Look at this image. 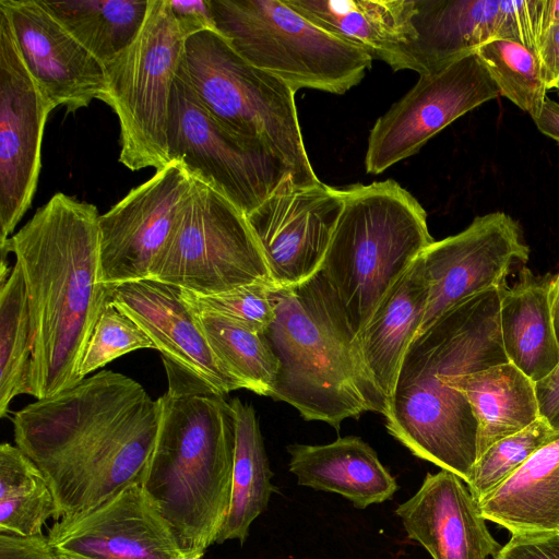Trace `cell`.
I'll return each instance as SVG.
<instances>
[{
	"label": "cell",
	"instance_id": "cell-12",
	"mask_svg": "<svg viewBox=\"0 0 559 559\" xmlns=\"http://www.w3.org/2000/svg\"><path fill=\"white\" fill-rule=\"evenodd\" d=\"M499 95L475 52L419 75L417 83L371 128L366 171L378 175L411 157L454 120Z\"/></svg>",
	"mask_w": 559,
	"mask_h": 559
},
{
	"label": "cell",
	"instance_id": "cell-37",
	"mask_svg": "<svg viewBox=\"0 0 559 559\" xmlns=\"http://www.w3.org/2000/svg\"><path fill=\"white\" fill-rule=\"evenodd\" d=\"M544 0H500L496 38L516 41L534 52L543 31Z\"/></svg>",
	"mask_w": 559,
	"mask_h": 559
},
{
	"label": "cell",
	"instance_id": "cell-11",
	"mask_svg": "<svg viewBox=\"0 0 559 559\" xmlns=\"http://www.w3.org/2000/svg\"><path fill=\"white\" fill-rule=\"evenodd\" d=\"M167 139L171 162H180L194 179L216 190L246 215L293 177L284 162L264 145L217 120L180 68L171 94Z\"/></svg>",
	"mask_w": 559,
	"mask_h": 559
},
{
	"label": "cell",
	"instance_id": "cell-19",
	"mask_svg": "<svg viewBox=\"0 0 559 559\" xmlns=\"http://www.w3.org/2000/svg\"><path fill=\"white\" fill-rule=\"evenodd\" d=\"M107 286L110 302L139 324L162 359L219 395L242 389L219 367L179 287L150 277Z\"/></svg>",
	"mask_w": 559,
	"mask_h": 559
},
{
	"label": "cell",
	"instance_id": "cell-4",
	"mask_svg": "<svg viewBox=\"0 0 559 559\" xmlns=\"http://www.w3.org/2000/svg\"><path fill=\"white\" fill-rule=\"evenodd\" d=\"M162 360L168 390L158 397L159 427L141 486L180 547L203 558L229 511L234 409L225 396Z\"/></svg>",
	"mask_w": 559,
	"mask_h": 559
},
{
	"label": "cell",
	"instance_id": "cell-34",
	"mask_svg": "<svg viewBox=\"0 0 559 559\" xmlns=\"http://www.w3.org/2000/svg\"><path fill=\"white\" fill-rule=\"evenodd\" d=\"M559 439V432L539 417L528 427L506 437L479 455L466 484L478 502L513 475L534 453Z\"/></svg>",
	"mask_w": 559,
	"mask_h": 559
},
{
	"label": "cell",
	"instance_id": "cell-15",
	"mask_svg": "<svg viewBox=\"0 0 559 559\" xmlns=\"http://www.w3.org/2000/svg\"><path fill=\"white\" fill-rule=\"evenodd\" d=\"M193 183L185 166L173 160L99 215L103 284L148 278Z\"/></svg>",
	"mask_w": 559,
	"mask_h": 559
},
{
	"label": "cell",
	"instance_id": "cell-24",
	"mask_svg": "<svg viewBox=\"0 0 559 559\" xmlns=\"http://www.w3.org/2000/svg\"><path fill=\"white\" fill-rule=\"evenodd\" d=\"M310 22L390 66L415 40L416 0H284Z\"/></svg>",
	"mask_w": 559,
	"mask_h": 559
},
{
	"label": "cell",
	"instance_id": "cell-25",
	"mask_svg": "<svg viewBox=\"0 0 559 559\" xmlns=\"http://www.w3.org/2000/svg\"><path fill=\"white\" fill-rule=\"evenodd\" d=\"M427 300L428 286L418 257L357 335L364 361L388 403L404 355L420 330Z\"/></svg>",
	"mask_w": 559,
	"mask_h": 559
},
{
	"label": "cell",
	"instance_id": "cell-20",
	"mask_svg": "<svg viewBox=\"0 0 559 559\" xmlns=\"http://www.w3.org/2000/svg\"><path fill=\"white\" fill-rule=\"evenodd\" d=\"M395 513L408 538L432 559H487L502 548L467 485L445 469L428 473L417 492Z\"/></svg>",
	"mask_w": 559,
	"mask_h": 559
},
{
	"label": "cell",
	"instance_id": "cell-5",
	"mask_svg": "<svg viewBox=\"0 0 559 559\" xmlns=\"http://www.w3.org/2000/svg\"><path fill=\"white\" fill-rule=\"evenodd\" d=\"M275 319L264 336L278 360L269 397L305 420L340 429L366 412L385 416L388 400L374 383L358 337L322 271L290 287H274Z\"/></svg>",
	"mask_w": 559,
	"mask_h": 559
},
{
	"label": "cell",
	"instance_id": "cell-17",
	"mask_svg": "<svg viewBox=\"0 0 559 559\" xmlns=\"http://www.w3.org/2000/svg\"><path fill=\"white\" fill-rule=\"evenodd\" d=\"M47 537L59 559H202L180 547L141 484L58 520Z\"/></svg>",
	"mask_w": 559,
	"mask_h": 559
},
{
	"label": "cell",
	"instance_id": "cell-42",
	"mask_svg": "<svg viewBox=\"0 0 559 559\" xmlns=\"http://www.w3.org/2000/svg\"><path fill=\"white\" fill-rule=\"evenodd\" d=\"M539 415L559 432V366L546 379L536 383Z\"/></svg>",
	"mask_w": 559,
	"mask_h": 559
},
{
	"label": "cell",
	"instance_id": "cell-14",
	"mask_svg": "<svg viewBox=\"0 0 559 559\" xmlns=\"http://www.w3.org/2000/svg\"><path fill=\"white\" fill-rule=\"evenodd\" d=\"M528 255L521 226L500 211L477 216L459 234L435 240L419 255L428 286L419 332L459 302L506 286L512 267L525 264Z\"/></svg>",
	"mask_w": 559,
	"mask_h": 559
},
{
	"label": "cell",
	"instance_id": "cell-40",
	"mask_svg": "<svg viewBox=\"0 0 559 559\" xmlns=\"http://www.w3.org/2000/svg\"><path fill=\"white\" fill-rule=\"evenodd\" d=\"M535 53L547 91L559 90V23L542 32Z\"/></svg>",
	"mask_w": 559,
	"mask_h": 559
},
{
	"label": "cell",
	"instance_id": "cell-21",
	"mask_svg": "<svg viewBox=\"0 0 559 559\" xmlns=\"http://www.w3.org/2000/svg\"><path fill=\"white\" fill-rule=\"evenodd\" d=\"M416 38L390 63L419 75L437 71L495 39L500 0H416Z\"/></svg>",
	"mask_w": 559,
	"mask_h": 559
},
{
	"label": "cell",
	"instance_id": "cell-7",
	"mask_svg": "<svg viewBox=\"0 0 559 559\" xmlns=\"http://www.w3.org/2000/svg\"><path fill=\"white\" fill-rule=\"evenodd\" d=\"M180 71L209 111L257 141L290 169L296 185L319 182L304 143L295 93L241 58L216 31L189 36Z\"/></svg>",
	"mask_w": 559,
	"mask_h": 559
},
{
	"label": "cell",
	"instance_id": "cell-29",
	"mask_svg": "<svg viewBox=\"0 0 559 559\" xmlns=\"http://www.w3.org/2000/svg\"><path fill=\"white\" fill-rule=\"evenodd\" d=\"M41 1L103 67L133 43L151 3V0Z\"/></svg>",
	"mask_w": 559,
	"mask_h": 559
},
{
	"label": "cell",
	"instance_id": "cell-6",
	"mask_svg": "<svg viewBox=\"0 0 559 559\" xmlns=\"http://www.w3.org/2000/svg\"><path fill=\"white\" fill-rule=\"evenodd\" d=\"M343 209L321 270L358 335L435 239L420 203L388 179L341 189Z\"/></svg>",
	"mask_w": 559,
	"mask_h": 559
},
{
	"label": "cell",
	"instance_id": "cell-35",
	"mask_svg": "<svg viewBox=\"0 0 559 559\" xmlns=\"http://www.w3.org/2000/svg\"><path fill=\"white\" fill-rule=\"evenodd\" d=\"M274 287L271 283L257 282L214 295L180 289L193 310L212 312L252 332L264 333L275 319Z\"/></svg>",
	"mask_w": 559,
	"mask_h": 559
},
{
	"label": "cell",
	"instance_id": "cell-13",
	"mask_svg": "<svg viewBox=\"0 0 559 559\" xmlns=\"http://www.w3.org/2000/svg\"><path fill=\"white\" fill-rule=\"evenodd\" d=\"M55 108L26 67L0 9V247L33 201L44 129Z\"/></svg>",
	"mask_w": 559,
	"mask_h": 559
},
{
	"label": "cell",
	"instance_id": "cell-31",
	"mask_svg": "<svg viewBox=\"0 0 559 559\" xmlns=\"http://www.w3.org/2000/svg\"><path fill=\"white\" fill-rule=\"evenodd\" d=\"M193 312L219 367L242 389L270 396L278 360L264 333L252 332L212 312Z\"/></svg>",
	"mask_w": 559,
	"mask_h": 559
},
{
	"label": "cell",
	"instance_id": "cell-43",
	"mask_svg": "<svg viewBox=\"0 0 559 559\" xmlns=\"http://www.w3.org/2000/svg\"><path fill=\"white\" fill-rule=\"evenodd\" d=\"M533 121L543 134L559 145V103L547 97L539 115Z\"/></svg>",
	"mask_w": 559,
	"mask_h": 559
},
{
	"label": "cell",
	"instance_id": "cell-18",
	"mask_svg": "<svg viewBox=\"0 0 559 559\" xmlns=\"http://www.w3.org/2000/svg\"><path fill=\"white\" fill-rule=\"evenodd\" d=\"M29 72L58 107L68 114L104 102L103 64L49 12L41 0H0Z\"/></svg>",
	"mask_w": 559,
	"mask_h": 559
},
{
	"label": "cell",
	"instance_id": "cell-39",
	"mask_svg": "<svg viewBox=\"0 0 559 559\" xmlns=\"http://www.w3.org/2000/svg\"><path fill=\"white\" fill-rule=\"evenodd\" d=\"M0 559H59L48 537L0 533Z\"/></svg>",
	"mask_w": 559,
	"mask_h": 559
},
{
	"label": "cell",
	"instance_id": "cell-33",
	"mask_svg": "<svg viewBox=\"0 0 559 559\" xmlns=\"http://www.w3.org/2000/svg\"><path fill=\"white\" fill-rule=\"evenodd\" d=\"M475 53L498 87L534 120L547 98L539 61L527 47L509 39L495 38L479 46Z\"/></svg>",
	"mask_w": 559,
	"mask_h": 559
},
{
	"label": "cell",
	"instance_id": "cell-3",
	"mask_svg": "<svg viewBox=\"0 0 559 559\" xmlns=\"http://www.w3.org/2000/svg\"><path fill=\"white\" fill-rule=\"evenodd\" d=\"M499 289L472 296L419 332L402 360L388 403V432L411 453L468 483L477 460V423L457 378L508 362L499 326Z\"/></svg>",
	"mask_w": 559,
	"mask_h": 559
},
{
	"label": "cell",
	"instance_id": "cell-23",
	"mask_svg": "<svg viewBox=\"0 0 559 559\" xmlns=\"http://www.w3.org/2000/svg\"><path fill=\"white\" fill-rule=\"evenodd\" d=\"M552 275H537L526 267L516 282L499 289V326L506 356L533 382L550 376L559 366L549 287Z\"/></svg>",
	"mask_w": 559,
	"mask_h": 559
},
{
	"label": "cell",
	"instance_id": "cell-8",
	"mask_svg": "<svg viewBox=\"0 0 559 559\" xmlns=\"http://www.w3.org/2000/svg\"><path fill=\"white\" fill-rule=\"evenodd\" d=\"M214 26L251 66L294 92L342 95L357 85L372 58L320 28L280 0H209Z\"/></svg>",
	"mask_w": 559,
	"mask_h": 559
},
{
	"label": "cell",
	"instance_id": "cell-45",
	"mask_svg": "<svg viewBox=\"0 0 559 559\" xmlns=\"http://www.w3.org/2000/svg\"><path fill=\"white\" fill-rule=\"evenodd\" d=\"M556 23H559V0H544L543 31Z\"/></svg>",
	"mask_w": 559,
	"mask_h": 559
},
{
	"label": "cell",
	"instance_id": "cell-27",
	"mask_svg": "<svg viewBox=\"0 0 559 559\" xmlns=\"http://www.w3.org/2000/svg\"><path fill=\"white\" fill-rule=\"evenodd\" d=\"M449 388L461 392L473 411L477 457L540 417L536 383L509 361L464 374Z\"/></svg>",
	"mask_w": 559,
	"mask_h": 559
},
{
	"label": "cell",
	"instance_id": "cell-9",
	"mask_svg": "<svg viewBox=\"0 0 559 559\" xmlns=\"http://www.w3.org/2000/svg\"><path fill=\"white\" fill-rule=\"evenodd\" d=\"M188 37L171 11L170 0H151L136 38L104 66V103L118 118L119 162L130 170H159L171 163L169 108Z\"/></svg>",
	"mask_w": 559,
	"mask_h": 559
},
{
	"label": "cell",
	"instance_id": "cell-10",
	"mask_svg": "<svg viewBox=\"0 0 559 559\" xmlns=\"http://www.w3.org/2000/svg\"><path fill=\"white\" fill-rule=\"evenodd\" d=\"M148 277L198 295L273 284L247 215L197 179Z\"/></svg>",
	"mask_w": 559,
	"mask_h": 559
},
{
	"label": "cell",
	"instance_id": "cell-1",
	"mask_svg": "<svg viewBox=\"0 0 559 559\" xmlns=\"http://www.w3.org/2000/svg\"><path fill=\"white\" fill-rule=\"evenodd\" d=\"M159 419L158 399L132 378L102 370L27 404L12 423L15 445L45 475L60 520L141 484Z\"/></svg>",
	"mask_w": 559,
	"mask_h": 559
},
{
	"label": "cell",
	"instance_id": "cell-28",
	"mask_svg": "<svg viewBox=\"0 0 559 559\" xmlns=\"http://www.w3.org/2000/svg\"><path fill=\"white\" fill-rule=\"evenodd\" d=\"M235 415L236 441L229 511L216 542L237 539L243 544L252 522L267 508L273 472L264 448L255 411L238 397L230 401Z\"/></svg>",
	"mask_w": 559,
	"mask_h": 559
},
{
	"label": "cell",
	"instance_id": "cell-2",
	"mask_svg": "<svg viewBox=\"0 0 559 559\" xmlns=\"http://www.w3.org/2000/svg\"><path fill=\"white\" fill-rule=\"evenodd\" d=\"M97 207L53 194L0 247L23 273L32 335L31 394L36 400L73 388L94 328L110 304L100 282ZM85 379V378H84Z\"/></svg>",
	"mask_w": 559,
	"mask_h": 559
},
{
	"label": "cell",
	"instance_id": "cell-16",
	"mask_svg": "<svg viewBox=\"0 0 559 559\" xmlns=\"http://www.w3.org/2000/svg\"><path fill=\"white\" fill-rule=\"evenodd\" d=\"M343 204L341 189L288 177L247 215L275 287L298 285L321 270Z\"/></svg>",
	"mask_w": 559,
	"mask_h": 559
},
{
	"label": "cell",
	"instance_id": "cell-41",
	"mask_svg": "<svg viewBox=\"0 0 559 559\" xmlns=\"http://www.w3.org/2000/svg\"><path fill=\"white\" fill-rule=\"evenodd\" d=\"M171 11L189 36L205 29H215L209 0H170Z\"/></svg>",
	"mask_w": 559,
	"mask_h": 559
},
{
	"label": "cell",
	"instance_id": "cell-36",
	"mask_svg": "<svg viewBox=\"0 0 559 559\" xmlns=\"http://www.w3.org/2000/svg\"><path fill=\"white\" fill-rule=\"evenodd\" d=\"M142 348L155 349L139 324L110 302L94 328L80 373L84 379L114 359Z\"/></svg>",
	"mask_w": 559,
	"mask_h": 559
},
{
	"label": "cell",
	"instance_id": "cell-30",
	"mask_svg": "<svg viewBox=\"0 0 559 559\" xmlns=\"http://www.w3.org/2000/svg\"><path fill=\"white\" fill-rule=\"evenodd\" d=\"M58 520L51 488L35 462L19 447L0 445V533L40 535L48 519Z\"/></svg>",
	"mask_w": 559,
	"mask_h": 559
},
{
	"label": "cell",
	"instance_id": "cell-44",
	"mask_svg": "<svg viewBox=\"0 0 559 559\" xmlns=\"http://www.w3.org/2000/svg\"><path fill=\"white\" fill-rule=\"evenodd\" d=\"M549 302L552 317L554 329L559 343V270L552 275L549 287Z\"/></svg>",
	"mask_w": 559,
	"mask_h": 559
},
{
	"label": "cell",
	"instance_id": "cell-38",
	"mask_svg": "<svg viewBox=\"0 0 559 559\" xmlns=\"http://www.w3.org/2000/svg\"><path fill=\"white\" fill-rule=\"evenodd\" d=\"M493 559H559V533L512 535Z\"/></svg>",
	"mask_w": 559,
	"mask_h": 559
},
{
	"label": "cell",
	"instance_id": "cell-26",
	"mask_svg": "<svg viewBox=\"0 0 559 559\" xmlns=\"http://www.w3.org/2000/svg\"><path fill=\"white\" fill-rule=\"evenodd\" d=\"M479 507L486 520L511 535L559 533V439L534 453Z\"/></svg>",
	"mask_w": 559,
	"mask_h": 559
},
{
	"label": "cell",
	"instance_id": "cell-32",
	"mask_svg": "<svg viewBox=\"0 0 559 559\" xmlns=\"http://www.w3.org/2000/svg\"><path fill=\"white\" fill-rule=\"evenodd\" d=\"M32 335L28 299L23 273L14 262L0 286V416L11 401L31 394Z\"/></svg>",
	"mask_w": 559,
	"mask_h": 559
},
{
	"label": "cell",
	"instance_id": "cell-22",
	"mask_svg": "<svg viewBox=\"0 0 559 559\" xmlns=\"http://www.w3.org/2000/svg\"><path fill=\"white\" fill-rule=\"evenodd\" d=\"M287 452L298 485L338 493L358 509L390 500L399 489L377 452L359 437L320 445L294 443Z\"/></svg>",
	"mask_w": 559,
	"mask_h": 559
}]
</instances>
